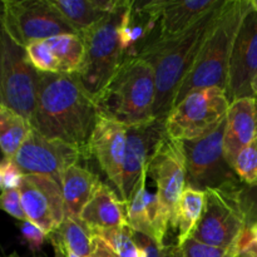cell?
I'll use <instances>...</instances> for the list:
<instances>
[{
	"label": "cell",
	"mask_w": 257,
	"mask_h": 257,
	"mask_svg": "<svg viewBox=\"0 0 257 257\" xmlns=\"http://www.w3.org/2000/svg\"><path fill=\"white\" fill-rule=\"evenodd\" d=\"M94 95L88 92L77 74L40 73L37 105L32 127L50 140H58L90 157L89 142L97 123Z\"/></svg>",
	"instance_id": "cell-1"
},
{
	"label": "cell",
	"mask_w": 257,
	"mask_h": 257,
	"mask_svg": "<svg viewBox=\"0 0 257 257\" xmlns=\"http://www.w3.org/2000/svg\"><path fill=\"white\" fill-rule=\"evenodd\" d=\"M226 0L211 10L186 32L172 38L147 40L135 55L147 60L155 69L156 97L153 118L165 120L175 105L176 97L195 64L203 44L212 32Z\"/></svg>",
	"instance_id": "cell-2"
},
{
	"label": "cell",
	"mask_w": 257,
	"mask_h": 257,
	"mask_svg": "<svg viewBox=\"0 0 257 257\" xmlns=\"http://www.w3.org/2000/svg\"><path fill=\"white\" fill-rule=\"evenodd\" d=\"M155 97L153 67L143 58L128 55L94 98L100 114L133 125L153 119Z\"/></svg>",
	"instance_id": "cell-3"
},
{
	"label": "cell",
	"mask_w": 257,
	"mask_h": 257,
	"mask_svg": "<svg viewBox=\"0 0 257 257\" xmlns=\"http://www.w3.org/2000/svg\"><path fill=\"white\" fill-rule=\"evenodd\" d=\"M250 7V0H226L212 32L178 90L175 105L195 89L211 87L227 88L232 45L238 28Z\"/></svg>",
	"instance_id": "cell-4"
},
{
	"label": "cell",
	"mask_w": 257,
	"mask_h": 257,
	"mask_svg": "<svg viewBox=\"0 0 257 257\" xmlns=\"http://www.w3.org/2000/svg\"><path fill=\"white\" fill-rule=\"evenodd\" d=\"M241 181L205 191L203 213L191 238L213 247L237 248L247 230L245 211L241 202Z\"/></svg>",
	"instance_id": "cell-5"
},
{
	"label": "cell",
	"mask_w": 257,
	"mask_h": 257,
	"mask_svg": "<svg viewBox=\"0 0 257 257\" xmlns=\"http://www.w3.org/2000/svg\"><path fill=\"white\" fill-rule=\"evenodd\" d=\"M230 100L220 87L195 89L172 108L166 118V133L180 142L201 140L215 132L226 119Z\"/></svg>",
	"instance_id": "cell-6"
},
{
	"label": "cell",
	"mask_w": 257,
	"mask_h": 257,
	"mask_svg": "<svg viewBox=\"0 0 257 257\" xmlns=\"http://www.w3.org/2000/svg\"><path fill=\"white\" fill-rule=\"evenodd\" d=\"M128 3L130 0L122 9L107 15L80 35L84 40L85 54L77 75L94 97L102 92L127 57L120 44L119 25Z\"/></svg>",
	"instance_id": "cell-7"
},
{
	"label": "cell",
	"mask_w": 257,
	"mask_h": 257,
	"mask_svg": "<svg viewBox=\"0 0 257 257\" xmlns=\"http://www.w3.org/2000/svg\"><path fill=\"white\" fill-rule=\"evenodd\" d=\"M0 14L7 34L22 48L57 35L77 34L50 0H4Z\"/></svg>",
	"instance_id": "cell-8"
},
{
	"label": "cell",
	"mask_w": 257,
	"mask_h": 257,
	"mask_svg": "<svg viewBox=\"0 0 257 257\" xmlns=\"http://www.w3.org/2000/svg\"><path fill=\"white\" fill-rule=\"evenodd\" d=\"M39 72L28 60L24 48L18 45L3 28L2 47V105L32 123L37 105Z\"/></svg>",
	"instance_id": "cell-9"
},
{
	"label": "cell",
	"mask_w": 257,
	"mask_h": 257,
	"mask_svg": "<svg viewBox=\"0 0 257 257\" xmlns=\"http://www.w3.org/2000/svg\"><path fill=\"white\" fill-rule=\"evenodd\" d=\"M225 122L201 140L183 142L190 187L206 191L240 181L223 155Z\"/></svg>",
	"instance_id": "cell-10"
},
{
	"label": "cell",
	"mask_w": 257,
	"mask_h": 257,
	"mask_svg": "<svg viewBox=\"0 0 257 257\" xmlns=\"http://www.w3.org/2000/svg\"><path fill=\"white\" fill-rule=\"evenodd\" d=\"M85 160L82 151L58 140H50L32 127L13 161L23 175L49 176L60 183V176L70 166Z\"/></svg>",
	"instance_id": "cell-11"
},
{
	"label": "cell",
	"mask_w": 257,
	"mask_h": 257,
	"mask_svg": "<svg viewBox=\"0 0 257 257\" xmlns=\"http://www.w3.org/2000/svg\"><path fill=\"white\" fill-rule=\"evenodd\" d=\"M256 85L257 12L250 7L238 28L231 52L226 88L230 103L240 98H255Z\"/></svg>",
	"instance_id": "cell-12"
},
{
	"label": "cell",
	"mask_w": 257,
	"mask_h": 257,
	"mask_svg": "<svg viewBox=\"0 0 257 257\" xmlns=\"http://www.w3.org/2000/svg\"><path fill=\"white\" fill-rule=\"evenodd\" d=\"M148 176L157 186L158 201L173 227L178 200L187 186L185 146L180 141L165 138L148 165Z\"/></svg>",
	"instance_id": "cell-13"
},
{
	"label": "cell",
	"mask_w": 257,
	"mask_h": 257,
	"mask_svg": "<svg viewBox=\"0 0 257 257\" xmlns=\"http://www.w3.org/2000/svg\"><path fill=\"white\" fill-rule=\"evenodd\" d=\"M19 192L28 221L47 236L54 233L65 218L60 183L49 176L24 175Z\"/></svg>",
	"instance_id": "cell-14"
},
{
	"label": "cell",
	"mask_w": 257,
	"mask_h": 257,
	"mask_svg": "<svg viewBox=\"0 0 257 257\" xmlns=\"http://www.w3.org/2000/svg\"><path fill=\"white\" fill-rule=\"evenodd\" d=\"M167 137L165 120L153 119L138 124L127 125V146L123 165V178L120 198L124 202L130 200V196L146 167L161 143Z\"/></svg>",
	"instance_id": "cell-15"
},
{
	"label": "cell",
	"mask_w": 257,
	"mask_h": 257,
	"mask_svg": "<svg viewBox=\"0 0 257 257\" xmlns=\"http://www.w3.org/2000/svg\"><path fill=\"white\" fill-rule=\"evenodd\" d=\"M125 146L127 125L99 113L89 142L90 157L97 160L100 170L119 193L122 190Z\"/></svg>",
	"instance_id": "cell-16"
},
{
	"label": "cell",
	"mask_w": 257,
	"mask_h": 257,
	"mask_svg": "<svg viewBox=\"0 0 257 257\" xmlns=\"http://www.w3.org/2000/svg\"><path fill=\"white\" fill-rule=\"evenodd\" d=\"M256 137V98H240L230 103L223 131V155L231 167L238 153Z\"/></svg>",
	"instance_id": "cell-17"
},
{
	"label": "cell",
	"mask_w": 257,
	"mask_h": 257,
	"mask_svg": "<svg viewBox=\"0 0 257 257\" xmlns=\"http://www.w3.org/2000/svg\"><path fill=\"white\" fill-rule=\"evenodd\" d=\"M92 233L128 225L127 202L105 183H102L79 217Z\"/></svg>",
	"instance_id": "cell-18"
},
{
	"label": "cell",
	"mask_w": 257,
	"mask_h": 257,
	"mask_svg": "<svg viewBox=\"0 0 257 257\" xmlns=\"http://www.w3.org/2000/svg\"><path fill=\"white\" fill-rule=\"evenodd\" d=\"M223 0H163L157 38H172L186 32Z\"/></svg>",
	"instance_id": "cell-19"
},
{
	"label": "cell",
	"mask_w": 257,
	"mask_h": 257,
	"mask_svg": "<svg viewBox=\"0 0 257 257\" xmlns=\"http://www.w3.org/2000/svg\"><path fill=\"white\" fill-rule=\"evenodd\" d=\"M65 22L82 35L104 19L107 15L122 9L127 0H50Z\"/></svg>",
	"instance_id": "cell-20"
},
{
	"label": "cell",
	"mask_w": 257,
	"mask_h": 257,
	"mask_svg": "<svg viewBox=\"0 0 257 257\" xmlns=\"http://www.w3.org/2000/svg\"><path fill=\"white\" fill-rule=\"evenodd\" d=\"M102 183L95 173L80 165L67 168L60 176L65 216L79 220L82 211Z\"/></svg>",
	"instance_id": "cell-21"
},
{
	"label": "cell",
	"mask_w": 257,
	"mask_h": 257,
	"mask_svg": "<svg viewBox=\"0 0 257 257\" xmlns=\"http://www.w3.org/2000/svg\"><path fill=\"white\" fill-rule=\"evenodd\" d=\"M93 257H141L130 225L92 233Z\"/></svg>",
	"instance_id": "cell-22"
},
{
	"label": "cell",
	"mask_w": 257,
	"mask_h": 257,
	"mask_svg": "<svg viewBox=\"0 0 257 257\" xmlns=\"http://www.w3.org/2000/svg\"><path fill=\"white\" fill-rule=\"evenodd\" d=\"M205 200V191L196 190L190 186H186L185 191L178 200L177 207H176L175 222H173L172 227L173 230L178 231L176 245H183L186 241L191 238L203 213Z\"/></svg>",
	"instance_id": "cell-23"
},
{
	"label": "cell",
	"mask_w": 257,
	"mask_h": 257,
	"mask_svg": "<svg viewBox=\"0 0 257 257\" xmlns=\"http://www.w3.org/2000/svg\"><path fill=\"white\" fill-rule=\"evenodd\" d=\"M32 130L29 120L5 105H0V152L13 161Z\"/></svg>",
	"instance_id": "cell-24"
},
{
	"label": "cell",
	"mask_w": 257,
	"mask_h": 257,
	"mask_svg": "<svg viewBox=\"0 0 257 257\" xmlns=\"http://www.w3.org/2000/svg\"><path fill=\"white\" fill-rule=\"evenodd\" d=\"M55 59L59 63V73L77 74L85 54L84 40L78 34H62L45 40Z\"/></svg>",
	"instance_id": "cell-25"
},
{
	"label": "cell",
	"mask_w": 257,
	"mask_h": 257,
	"mask_svg": "<svg viewBox=\"0 0 257 257\" xmlns=\"http://www.w3.org/2000/svg\"><path fill=\"white\" fill-rule=\"evenodd\" d=\"M147 177L148 167H146L131 193L130 200L127 201V218L128 225L135 232L142 233L155 240L147 206Z\"/></svg>",
	"instance_id": "cell-26"
},
{
	"label": "cell",
	"mask_w": 257,
	"mask_h": 257,
	"mask_svg": "<svg viewBox=\"0 0 257 257\" xmlns=\"http://www.w3.org/2000/svg\"><path fill=\"white\" fill-rule=\"evenodd\" d=\"M60 242V245L79 257H93L92 232L80 222V220L65 216L60 227L48 236Z\"/></svg>",
	"instance_id": "cell-27"
},
{
	"label": "cell",
	"mask_w": 257,
	"mask_h": 257,
	"mask_svg": "<svg viewBox=\"0 0 257 257\" xmlns=\"http://www.w3.org/2000/svg\"><path fill=\"white\" fill-rule=\"evenodd\" d=\"M232 170L243 185H257V137L238 153Z\"/></svg>",
	"instance_id": "cell-28"
},
{
	"label": "cell",
	"mask_w": 257,
	"mask_h": 257,
	"mask_svg": "<svg viewBox=\"0 0 257 257\" xmlns=\"http://www.w3.org/2000/svg\"><path fill=\"white\" fill-rule=\"evenodd\" d=\"M30 64L40 73H59V63L55 59L45 40L33 42L24 48Z\"/></svg>",
	"instance_id": "cell-29"
},
{
	"label": "cell",
	"mask_w": 257,
	"mask_h": 257,
	"mask_svg": "<svg viewBox=\"0 0 257 257\" xmlns=\"http://www.w3.org/2000/svg\"><path fill=\"white\" fill-rule=\"evenodd\" d=\"M0 210L18 221H28L22 205L19 190H3L0 193Z\"/></svg>",
	"instance_id": "cell-30"
},
{
	"label": "cell",
	"mask_w": 257,
	"mask_h": 257,
	"mask_svg": "<svg viewBox=\"0 0 257 257\" xmlns=\"http://www.w3.org/2000/svg\"><path fill=\"white\" fill-rule=\"evenodd\" d=\"M19 230L22 233L23 240L28 245L29 250L32 251L34 255L39 253L42 251L43 245H44L45 240L48 236L43 230H40L37 225L32 223L30 221H22L19 223Z\"/></svg>",
	"instance_id": "cell-31"
},
{
	"label": "cell",
	"mask_w": 257,
	"mask_h": 257,
	"mask_svg": "<svg viewBox=\"0 0 257 257\" xmlns=\"http://www.w3.org/2000/svg\"><path fill=\"white\" fill-rule=\"evenodd\" d=\"M136 242L141 250V257H170L172 245H161L153 238L135 232Z\"/></svg>",
	"instance_id": "cell-32"
},
{
	"label": "cell",
	"mask_w": 257,
	"mask_h": 257,
	"mask_svg": "<svg viewBox=\"0 0 257 257\" xmlns=\"http://www.w3.org/2000/svg\"><path fill=\"white\" fill-rule=\"evenodd\" d=\"M241 202L245 211L247 227L257 221V185L242 186L241 190Z\"/></svg>",
	"instance_id": "cell-33"
},
{
	"label": "cell",
	"mask_w": 257,
	"mask_h": 257,
	"mask_svg": "<svg viewBox=\"0 0 257 257\" xmlns=\"http://www.w3.org/2000/svg\"><path fill=\"white\" fill-rule=\"evenodd\" d=\"M2 165H3V190H19L22 186L23 175L22 171L19 170L14 161H7L2 158Z\"/></svg>",
	"instance_id": "cell-34"
},
{
	"label": "cell",
	"mask_w": 257,
	"mask_h": 257,
	"mask_svg": "<svg viewBox=\"0 0 257 257\" xmlns=\"http://www.w3.org/2000/svg\"><path fill=\"white\" fill-rule=\"evenodd\" d=\"M238 257H257V242L247 241V242L242 243Z\"/></svg>",
	"instance_id": "cell-35"
},
{
	"label": "cell",
	"mask_w": 257,
	"mask_h": 257,
	"mask_svg": "<svg viewBox=\"0 0 257 257\" xmlns=\"http://www.w3.org/2000/svg\"><path fill=\"white\" fill-rule=\"evenodd\" d=\"M247 241H255V242H257V221H255V222L251 223V225L248 226L247 230H246L245 232V236H243L242 238L241 245L247 242Z\"/></svg>",
	"instance_id": "cell-36"
},
{
	"label": "cell",
	"mask_w": 257,
	"mask_h": 257,
	"mask_svg": "<svg viewBox=\"0 0 257 257\" xmlns=\"http://www.w3.org/2000/svg\"><path fill=\"white\" fill-rule=\"evenodd\" d=\"M49 241L53 245V248H54V257H67L65 256L64 248H63V246L60 245L59 241L55 240V238L53 237H49Z\"/></svg>",
	"instance_id": "cell-37"
},
{
	"label": "cell",
	"mask_w": 257,
	"mask_h": 257,
	"mask_svg": "<svg viewBox=\"0 0 257 257\" xmlns=\"http://www.w3.org/2000/svg\"><path fill=\"white\" fill-rule=\"evenodd\" d=\"M2 47H3V23L0 14V73H2ZM0 105H2V87H0Z\"/></svg>",
	"instance_id": "cell-38"
},
{
	"label": "cell",
	"mask_w": 257,
	"mask_h": 257,
	"mask_svg": "<svg viewBox=\"0 0 257 257\" xmlns=\"http://www.w3.org/2000/svg\"><path fill=\"white\" fill-rule=\"evenodd\" d=\"M170 257H186V256L183 255L181 247H178V246L175 243V245H172V247H171Z\"/></svg>",
	"instance_id": "cell-39"
},
{
	"label": "cell",
	"mask_w": 257,
	"mask_h": 257,
	"mask_svg": "<svg viewBox=\"0 0 257 257\" xmlns=\"http://www.w3.org/2000/svg\"><path fill=\"white\" fill-rule=\"evenodd\" d=\"M3 178H4V175H3V165L0 162V190L3 188Z\"/></svg>",
	"instance_id": "cell-40"
},
{
	"label": "cell",
	"mask_w": 257,
	"mask_h": 257,
	"mask_svg": "<svg viewBox=\"0 0 257 257\" xmlns=\"http://www.w3.org/2000/svg\"><path fill=\"white\" fill-rule=\"evenodd\" d=\"M63 248H64V247H63ZM64 252H65V256H67V257H79V256L75 255V253L70 252L69 250H65V248H64Z\"/></svg>",
	"instance_id": "cell-41"
},
{
	"label": "cell",
	"mask_w": 257,
	"mask_h": 257,
	"mask_svg": "<svg viewBox=\"0 0 257 257\" xmlns=\"http://www.w3.org/2000/svg\"><path fill=\"white\" fill-rule=\"evenodd\" d=\"M250 3H251V7H252L257 12V0H250Z\"/></svg>",
	"instance_id": "cell-42"
},
{
	"label": "cell",
	"mask_w": 257,
	"mask_h": 257,
	"mask_svg": "<svg viewBox=\"0 0 257 257\" xmlns=\"http://www.w3.org/2000/svg\"><path fill=\"white\" fill-rule=\"evenodd\" d=\"M3 257H19V255H18L17 252H13V253H10V255H8V256H3Z\"/></svg>",
	"instance_id": "cell-43"
},
{
	"label": "cell",
	"mask_w": 257,
	"mask_h": 257,
	"mask_svg": "<svg viewBox=\"0 0 257 257\" xmlns=\"http://www.w3.org/2000/svg\"><path fill=\"white\" fill-rule=\"evenodd\" d=\"M255 98L257 99V85H256V90H255Z\"/></svg>",
	"instance_id": "cell-44"
},
{
	"label": "cell",
	"mask_w": 257,
	"mask_h": 257,
	"mask_svg": "<svg viewBox=\"0 0 257 257\" xmlns=\"http://www.w3.org/2000/svg\"><path fill=\"white\" fill-rule=\"evenodd\" d=\"M0 162H2V160H0Z\"/></svg>",
	"instance_id": "cell-45"
}]
</instances>
